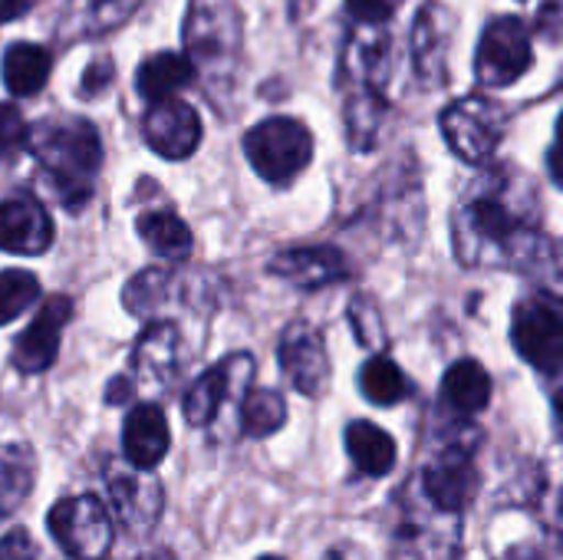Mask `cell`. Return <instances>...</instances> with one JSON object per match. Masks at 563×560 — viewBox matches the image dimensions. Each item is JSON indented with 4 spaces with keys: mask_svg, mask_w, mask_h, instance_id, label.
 <instances>
[{
    "mask_svg": "<svg viewBox=\"0 0 563 560\" xmlns=\"http://www.w3.org/2000/svg\"><path fill=\"white\" fill-rule=\"evenodd\" d=\"M26 149L53 178V188L63 198V205L79 208L89 198L92 178L102 162V145L89 122H40L36 129H26Z\"/></svg>",
    "mask_w": 563,
    "mask_h": 560,
    "instance_id": "obj_1",
    "label": "cell"
},
{
    "mask_svg": "<svg viewBox=\"0 0 563 560\" xmlns=\"http://www.w3.org/2000/svg\"><path fill=\"white\" fill-rule=\"evenodd\" d=\"M244 152L261 178L284 185L310 165L313 139H310L307 125H300L297 119L277 116V119L254 125L244 135Z\"/></svg>",
    "mask_w": 563,
    "mask_h": 560,
    "instance_id": "obj_2",
    "label": "cell"
},
{
    "mask_svg": "<svg viewBox=\"0 0 563 560\" xmlns=\"http://www.w3.org/2000/svg\"><path fill=\"white\" fill-rule=\"evenodd\" d=\"M46 528L73 560H102L112 548V518L99 498H63L49 508Z\"/></svg>",
    "mask_w": 563,
    "mask_h": 560,
    "instance_id": "obj_3",
    "label": "cell"
},
{
    "mask_svg": "<svg viewBox=\"0 0 563 560\" xmlns=\"http://www.w3.org/2000/svg\"><path fill=\"white\" fill-rule=\"evenodd\" d=\"M442 135L462 162L482 165L501 145L505 112L485 96H465L442 112Z\"/></svg>",
    "mask_w": 563,
    "mask_h": 560,
    "instance_id": "obj_4",
    "label": "cell"
},
{
    "mask_svg": "<svg viewBox=\"0 0 563 560\" xmlns=\"http://www.w3.org/2000/svg\"><path fill=\"white\" fill-rule=\"evenodd\" d=\"M531 36L518 17H498L485 26L475 53V73L488 86H511L531 66Z\"/></svg>",
    "mask_w": 563,
    "mask_h": 560,
    "instance_id": "obj_5",
    "label": "cell"
},
{
    "mask_svg": "<svg viewBox=\"0 0 563 560\" xmlns=\"http://www.w3.org/2000/svg\"><path fill=\"white\" fill-rule=\"evenodd\" d=\"M515 350L541 373L563 366V310L548 297H531L515 310Z\"/></svg>",
    "mask_w": 563,
    "mask_h": 560,
    "instance_id": "obj_6",
    "label": "cell"
},
{
    "mask_svg": "<svg viewBox=\"0 0 563 560\" xmlns=\"http://www.w3.org/2000/svg\"><path fill=\"white\" fill-rule=\"evenodd\" d=\"M142 132L152 152H158L162 158L181 162L201 142V119L188 102L172 96V99L152 102V109L145 112Z\"/></svg>",
    "mask_w": 563,
    "mask_h": 560,
    "instance_id": "obj_7",
    "label": "cell"
},
{
    "mask_svg": "<svg viewBox=\"0 0 563 560\" xmlns=\"http://www.w3.org/2000/svg\"><path fill=\"white\" fill-rule=\"evenodd\" d=\"M69 317H73V300L63 297V294L49 297V300L40 307L36 320L20 333V340H16V347H13V366H16L20 373H30V376H33V373H43L46 366H53Z\"/></svg>",
    "mask_w": 563,
    "mask_h": 560,
    "instance_id": "obj_8",
    "label": "cell"
},
{
    "mask_svg": "<svg viewBox=\"0 0 563 560\" xmlns=\"http://www.w3.org/2000/svg\"><path fill=\"white\" fill-rule=\"evenodd\" d=\"M422 482H426L429 502L439 512H445V515L465 512L468 502L475 498V488H478V472H475L472 452L462 449V446H452V449L439 452L432 459V465L426 469Z\"/></svg>",
    "mask_w": 563,
    "mask_h": 560,
    "instance_id": "obj_9",
    "label": "cell"
},
{
    "mask_svg": "<svg viewBox=\"0 0 563 560\" xmlns=\"http://www.w3.org/2000/svg\"><path fill=\"white\" fill-rule=\"evenodd\" d=\"M459 257H468V261H478L482 251L488 248H498V251H511L521 238V228L518 221L511 218V211L492 198H482L475 205H468L459 218Z\"/></svg>",
    "mask_w": 563,
    "mask_h": 560,
    "instance_id": "obj_10",
    "label": "cell"
},
{
    "mask_svg": "<svg viewBox=\"0 0 563 560\" xmlns=\"http://www.w3.org/2000/svg\"><path fill=\"white\" fill-rule=\"evenodd\" d=\"M280 366L297 393L320 396L330 386V356L320 333L307 323L287 327L280 340Z\"/></svg>",
    "mask_w": 563,
    "mask_h": 560,
    "instance_id": "obj_11",
    "label": "cell"
},
{
    "mask_svg": "<svg viewBox=\"0 0 563 560\" xmlns=\"http://www.w3.org/2000/svg\"><path fill=\"white\" fill-rule=\"evenodd\" d=\"M251 373H254V363H251L247 353H241V356H228L224 363H218L214 370L198 376L195 386L185 396V419L191 426H208L221 413L224 399L231 396V386L247 383Z\"/></svg>",
    "mask_w": 563,
    "mask_h": 560,
    "instance_id": "obj_12",
    "label": "cell"
},
{
    "mask_svg": "<svg viewBox=\"0 0 563 560\" xmlns=\"http://www.w3.org/2000/svg\"><path fill=\"white\" fill-rule=\"evenodd\" d=\"M53 244V221L33 198H10L0 205V251L43 254Z\"/></svg>",
    "mask_w": 563,
    "mask_h": 560,
    "instance_id": "obj_13",
    "label": "cell"
},
{
    "mask_svg": "<svg viewBox=\"0 0 563 560\" xmlns=\"http://www.w3.org/2000/svg\"><path fill=\"white\" fill-rule=\"evenodd\" d=\"M168 442H172L168 422H165V413L158 406L142 403V406H135L125 416V426H122V452L132 462V469L152 472L168 455Z\"/></svg>",
    "mask_w": 563,
    "mask_h": 560,
    "instance_id": "obj_14",
    "label": "cell"
},
{
    "mask_svg": "<svg viewBox=\"0 0 563 560\" xmlns=\"http://www.w3.org/2000/svg\"><path fill=\"white\" fill-rule=\"evenodd\" d=\"M271 274H277V277H284L303 290H317V287L343 281L346 261L333 248H297V251L277 254L271 261Z\"/></svg>",
    "mask_w": 563,
    "mask_h": 560,
    "instance_id": "obj_15",
    "label": "cell"
},
{
    "mask_svg": "<svg viewBox=\"0 0 563 560\" xmlns=\"http://www.w3.org/2000/svg\"><path fill=\"white\" fill-rule=\"evenodd\" d=\"M231 0H191V13L185 20L188 56H221L224 53V26H238Z\"/></svg>",
    "mask_w": 563,
    "mask_h": 560,
    "instance_id": "obj_16",
    "label": "cell"
},
{
    "mask_svg": "<svg viewBox=\"0 0 563 560\" xmlns=\"http://www.w3.org/2000/svg\"><path fill=\"white\" fill-rule=\"evenodd\" d=\"M195 79V63L188 53H155L148 56L135 73V89L148 102L172 99L178 89H185Z\"/></svg>",
    "mask_w": 563,
    "mask_h": 560,
    "instance_id": "obj_17",
    "label": "cell"
},
{
    "mask_svg": "<svg viewBox=\"0 0 563 560\" xmlns=\"http://www.w3.org/2000/svg\"><path fill=\"white\" fill-rule=\"evenodd\" d=\"M442 396L445 406L459 416H475L488 406L492 399V376L485 373L482 363L475 360H459L455 366H449L445 380H442Z\"/></svg>",
    "mask_w": 563,
    "mask_h": 560,
    "instance_id": "obj_18",
    "label": "cell"
},
{
    "mask_svg": "<svg viewBox=\"0 0 563 560\" xmlns=\"http://www.w3.org/2000/svg\"><path fill=\"white\" fill-rule=\"evenodd\" d=\"M175 353H178V333L172 323H155L145 330L135 350V373L145 386L165 389L175 373Z\"/></svg>",
    "mask_w": 563,
    "mask_h": 560,
    "instance_id": "obj_19",
    "label": "cell"
},
{
    "mask_svg": "<svg viewBox=\"0 0 563 560\" xmlns=\"http://www.w3.org/2000/svg\"><path fill=\"white\" fill-rule=\"evenodd\" d=\"M346 452L363 475L383 479L396 465V442L373 422H353L346 429Z\"/></svg>",
    "mask_w": 563,
    "mask_h": 560,
    "instance_id": "obj_20",
    "label": "cell"
},
{
    "mask_svg": "<svg viewBox=\"0 0 563 560\" xmlns=\"http://www.w3.org/2000/svg\"><path fill=\"white\" fill-rule=\"evenodd\" d=\"M49 53L36 43H13L3 53V83L13 96H33L49 79Z\"/></svg>",
    "mask_w": 563,
    "mask_h": 560,
    "instance_id": "obj_21",
    "label": "cell"
},
{
    "mask_svg": "<svg viewBox=\"0 0 563 560\" xmlns=\"http://www.w3.org/2000/svg\"><path fill=\"white\" fill-rule=\"evenodd\" d=\"M112 508L115 515L129 525V531H142L155 521V515L162 512V488L158 485H148L142 479H132V475H115L112 479Z\"/></svg>",
    "mask_w": 563,
    "mask_h": 560,
    "instance_id": "obj_22",
    "label": "cell"
},
{
    "mask_svg": "<svg viewBox=\"0 0 563 560\" xmlns=\"http://www.w3.org/2000/svg\"><path fill=\"white\" fill-rule=\"evenodd\" d=\"M135 228L145 248L165 261H185L191 254V231L172 211H145Z\"/></svg>",
    "mask_w": 563,
    "mask_h": 560,
    "instance_id": "obj_23",
    "label": "cell"
},
{
    "mask_svg": "<svg viewBox=\"0 0 563 560\" xmlns=\"http://www.w3.org/2000/svg\"><path fill=\"white\" fill-rule=\"evenodd\" d=\"M36 462L26 446H3L0 449V518L13 515L33 492Z\"/></svg>",
    "mask_w": 563,
    "mask_h": 560,
    "instance_id": "obj_24",
    "label": "cell"
},
{
    "mask_svg": "<svg viewBox=\"0 0 563 560\" xmlns=\"http://www.w3.org/2000/svg\"><path fill=\"white\" fill-rule=\"evenodd\" d=\"M360 389L376 406H396L409 396V380L402 376V370L393 360L373 356L360 373Z\"/></svg>",
    "mask_w": 563,
    "mask_h": 560,
    "instance_id": "obj_25",
    "label": "cell"
},
{
    "mask_svg": "<svg viewBox=\"0 0 563 560\" xmlns=\"http://www.w3.org/2000/svg\"><path fill=\"white\" fill-rule=\"evenodd\" d=\"M287 419V406H284V396L274 393V389H254L247 393L244 406H241V426L247 436L254 439H264V436H274Z\"/></svg>",
    "mask_w": 563,
    "mask_h": 560,
    "instance_id": "obj_26",
    "label": "cell"
},
{
    "mask_svg": "<svg viewBox=\"0 0 563 560\" xmlns=\"http://www.w3.org/2000/svg\"><path fill=\"white\" fill-rule=\"evenodd\" d=\"M40 294V284L26 271H3L0 274V327L16 320Z\"/></svg>",
    "mask_w": 563,
    "mask_h": 560,
    "instance_id": "obj_27",
    "label": "cell"
},
{
    "mask_svg": "<svg viewBox=\"0 0 563 560\" xmlns=\"http://www.w3.org/2000/svg\"><path fill=\"white\" fill-rule=\"evenodd\" d=\"M165 284H168V274H162V271H145V274H139V277L125 287V307L135 310V314H148V310L162 300Z\"/></svg>",
    "mask_w": 563,
    "mask_h": 560,
    "instance_id": "obj_28",
    "label": "cell"
},
{
    "mask_svg": "<svg viewBox=\"0 0 563 560\" xmlns=\"http://www.w3.org/2000/svg\"><path fill=\"white\" fill-rule=\"evenodd\" d=\"M23 145H26V122H23V116L13 106L0 102V162L13 158Z\"/></svg>",
    "mask_w": 563,
    "mask_h": 560,
    "instance_id": "obj_29",
    "label": "cell"
},
{
    "mask_svg": "<svg viewBox=\"0 0 563 560\" xmlns=\"http://www.w3.org/2000/svg\"><path fill=\"white\" fill-rule=\"evenodd\" d=\"M350 317H353V330H356V337H360L366 347H376V343L383 340V327H379V314H376L373 300H366V297L353 300Z\"/></svg>",
    "mask_w": 563,
    "mask_h": 560,
    "instance_id": "obj_30",
    "label": "cell"
},
{
    "mask_svg": "<svg viewBox=\"0 0 563 560\" xmlns=\"http://www.w3.org/2000/svg\"><path fill=\"white\" fill-rule=\"evenodd\" d=\"M139 0H89V20H92V30H109L115 23H122L132 10H135Z\"/></svg>",
    "mask_w": 563,
    "mask_h": 560,
    "instance_id": "obj_31",
    "label": "cell"
},
{
    "mask_svg": "<svg viewBox=\"0 0 563 560\" xmlns=\"http://www.w3.org/2000/svg\"><path fill=\"white\" fill-rule=\"evenodd\" d=\"M402 0H346L350 13L363 23H383L399 10Z\"/></svg>",
    "mask_w": 563,
    "mask_h": 560,
    "instance_id": "obj_32",
    "label": "cell"
},
{
    "mask_svg": "<svg viewBox=\"0 0 563 560\" xmlns=\"http://www.w3.org/2000/svg\"><path fill=\"white\" fill-rule=\"evenodd\" d=\"M0 560H40V551L23 528H13L0 538Z\"/></svg>",
    "mask_w": 563,
    "mask_h": 560,
    "instance_id": "obj_33",
    "label": "cell"
},
{
    "mask_svg": "<svg viewBox=\"0 0 563 560\" xmlns=\"http://www.w3.org/2000/svg\"><path fill=\"white\" fill-rule=\"evenodd\" d=\"M33 3H36V0H0V23H7V20H13V17H20V13H26Z\"/></svg>",
    "mask_w": 563,
    "mask_h": 560,
    "instance_id": "obj_34",
    "label": "cell"
},
{
    "mask_svg": "<svg viewBox=\"0 0 563 560\" xmlns=\"http://www.w3.org/2000/svg\"><path fill=\"white\" fill-rule=\"evenodd\" d=\"M548 165H551V175H554V182L563 188V145L558 142L554 149H551V155H548Z\"/></svg>",
    "mask_w": 563,
    "mask_h": 560,
    "instance_id": "obj_35",
    "label": "cell"
},
{
    "mask_svg": "<svg viewBox=\"0 0 563 560\" xmlns=\"http://www.w3.org/2000/svg\"><path fill=\"white\" fill-rule=\"evenodd\" d=\"M323 560H363V558H360V551H353V548H346V545H343V548H333L330 554H323Z\"/></svg>",
    "mask_w": 563,
    "mask_h": 560,
    "instance_id": "obj_36",
    "label": "cell"
},
{
    "mask_svg": "<svg viewBox=\"0 0 563 560\" xmlns=\"http://www.w3.org/2000/svg\"><path fill=\"white\" fill-rule=\"evenodd\" d=\"M554 409H558V426H561V432H563V389L558 393V403H554Z\"/></svg>",
    "mask_w": 563,
    "mask_h": 560,
    "instance_id": "obj_37",
    "label": "cell"
},
{
    "mask_svg": "<svg viewBox=\"0 0 563 560\" xmlns=\"http://www.w3.org/2000/svg\"><path fill=\"white\" fill-rule=\"evenodd\" d=\"M558 142H561V145H563V116H561V119H558Z\"/></svg>",
    "mask_w": 563,
    "mask_h": 560,
    "instance_id": "obj_38",
    "label": "cell"
},
{
    "mask_svg": "<svg viewBox=\"0 0 563 560\" xmlns=\"http://www.w3.org/2000/svg\"><path fill=\"white\" fill-rule=\"evenodd\" d=\"M558 508H561V518H563V492H561V505H558Z\"/></svg>",
    "mask_w": 563,
    "mask_h": 560,
    "instance_id": "obj_39",
    "label": "cell"
},
{
    "mask_svg": "<svg viewBox=\"0 0 563 560\" xmlns=\"http://www.w3.org/2000/svg\"><path fill=\"white\" fill-rule=\"evenodd\" d=\"M261 560H284V558H274V554H271V558H261Z\"/></svg>",
    "mask_w": 563,
    "mask_h": 560,
    "instance_id": "obj_40",
    "label": "cell"
}]
</instances>
